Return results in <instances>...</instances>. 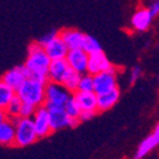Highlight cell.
<instances>
[{
    "instance_id": "cell-1",
    "label": "cell",
    "mask_w": 159,
    "mask_h": 159,
    "mask_svg": "<svg viewBox=\"0 0 159 159\" xmlns=\"http://www.w3.org/2000/svg\"><path fill=\"white\" fill-rule=\"evenodd\" d=\"M52 59L47 54L44 47L39 43L34 42L29 46L28 49V58L24 65V72L27 78L38 80L42 82H48V70L51 66Z\"/></svg>"
},
{
    "instance_id": "cell-29",
    "label": "cell",
    "mask_w": 159,
    "mask_h": 159,
    "mask_svg": "<svg viewBox=\"0 0 159 159\" xmlns=\"http://www.w3.org/2000/svg\"><path fill=\"white\" fill-rule=\"evenodd\" d=\"M97 111H81V115H80V120L81 121H87L91 120V119L96 115Z\"/></svg>"
},
{
    "instance_id": "cell-14",
    "label": "cell",
    "mask_w": 159,
    "mask_h": 159,
    "mask_svg": "<svg viewBox=\"0 0 159 159\" xmlns=\"http://www.w3.org/2000/svg\"><path fill=\"white\" fill-rule=\"evenodd\" d=\"M73 95L82 111H98L97 93L95 91H76Z\"/></svg>"
},
{
    "instance_id": "cell-22",
    "label": "cell",
    "mask_w": 159,
    "mask_h": 159,
    "mask_svg": "<svg viewBox=\"0 0 159 159\" xmlns=\"http://www.w3.org/2000/svg\"><path fill=\"white\" fill-rule=\"evenodd\" d=\"M77 91H95V82H93V75L91 73H84L81 75L78 84Z\"/></svg>"
},
{
    "instance_id": "cell-13",
    "label": "cell",
    "mask_w": 159,
    "mask_h": 159,
    "mask_svg": "<svg viewBox=\"0 0 159 159\" xmlns=\"http://www.w3.org/2000/svg\"><path fill=\"white\" fill-rule=\"evenodd\" d=\"M2 80L7 85H9L11 89L18 91L19 89H20V86L24 84V81L27 80V75L24 72V66H19V67L9 70L8 72H5L3 75Z\"/></svg>"
},
{
    "instance_id": "cell-8",
    "label": "cell",
    "mask_w": 159,
    "mask_h": 159,
    "mask_svg": "<svg viewBox=\"0 0 159 159\" xmlns=\"http://www.w3.org/2000/svg\"><path fill=\"white\" fill-rule=\"evenodd\" d=\"M49 111L51 126L53 131L61 130L66 126H70L71 116L67 114L65 106H56V107H47Z\"/></svg>"
},
{
    "instance_id": "cell-25",
    "label": "cell",
    "mask_w": 159,
    "mask_h": 159,
    "mask_svg": "<svg viewBox=\"0 0 159 159\" xmlns=\"http://www.w3.org/2000/svg\"><path fill=\"white\" fill-rule=\"evenodd\" d=\"M35 111H37V106L23 102V106H22V110H20V116L22 117H33Z\"/></svg>"
},
{
    "instance_id": "cell-10",
    "label": "cell",
    "mask_w": 159,
    "mask_h": 159,
    "mask_svg": "<svg viewBox=\"0 0 159 159\" xmlns=\"http://www.w3.org/2000/svg\"><path fill=\"white\" fill-rule=\"evenodd\" d=\"M70 70H71V67H70V65H68L66 58L52 59L49 70H48V78H49V81L62 84L63 80L67 76V73L70 72Z\"/></svg>"
},
{
    "instance_id": "cell-27",
    "label": "cell",
    "mask_w": 159,
    "mask_h": 159,
    "mask_svg": "<svg viewBox=\"0 0 159 159\" xmlns=\"http://www.w3.org/2000/svg\"><path fill=\"white\" fill-rule=\"evenodd\" d=\"M140 75H142V68L139 67V66L134 67V68L131 70V72H130V85L135 84V82H136V80L140 77Z\"/></svg>"
},
{
    "instance_id": "cell-24",
    "label": "cell",
    "mask_w": 159,
    "mask_h": 159,
    "mask_svg": "<svg viewBox=\"0 0 159 159\" xmlns=\"http://www.w3.org/2000/svg\"><path fill=\"white\" fill-rule=\"evenodd\" d=\"M89 54L91 53H95V52H98V51H102L101 48V44L98 43V41L96 38L91 37V35H86L85 37V42H84V47H82Z\"/></svg>"
},
{
    "instance_id": "cell-4",
    "label": "cell",
    "mask_w": 159,
    "mask_h": 159,
    "mask_svg": "<svg viewBox=\"0 0 159 159\" xmlns=\"http://www.w3.org/2000/svg\"><path fill=\"white\" fill-rule=\"evenodd\" d=\"M72 92L68 91L63 84L48 81L46 85V107H56V106H65L67 100L71 97Z\"/></svg>"
},
{
    "instance_id": "cell-19",
    "label": "cell",
    "mask_w": 159,
    "mask_h": 159,
    "mask_svg": "<svg viewBox=\"0 0 159 159\" xmlns=\"http://www.w3.org/2000/svg\"><path fill=\"white\" fill-rule=\"evenodd\" d=\"M16 95V91L7 85L3 80H0V109H7L11 98Z\"/></svg>"
},
{
    "instance_id": "cell-6",
    "label": "cell",
    "mask_w": 159,
    "mask_h": 159,
    "mask_svg": "<svg viewBox=\"0 0 159 159\" xmlns=\"http://www.w3.org/2000/svg\"><path fill=\"white\" fill-rule=\"evenodd\" d=\"M95 92L102 93L116 87V70L112 67L107 71L93 75Z\"/></svg>"
},
{
    "instance_id": "cell-7",
    "label": "cell",
    "mask_w": 159,
    "mask_h": 159,
    "mask_svg": "<svg viewBox=\"0 0 159 159\" xmlns=\"http://www.w3.org/2000/svg\"><path fill=\"white\" fill-rule=\"evenodd\" d=\"M89 53L84 48H77V49H70L67 53V62L70 67L78 73H86L89 67Z\"/></svg>"
},
{
    "instance_id": "cell-2",
    "label": "cell",
    "mask_w": 159,
    "mask_h": 159,
    "mask_svg": "<svg viewBox=\"0 0 159 159\" xmlns=\"http://www.w3.org/2000/svg\"><path fill=\"white\" fill-rule=\"evenodd\" d=\"M46 82L33 78H27L24 84L16 91V95L25 104L34 106H42L46 102Z\"/></svg>"
},
{
    "instance_id": "cell-9",
    "label": "cell",
    "mask_w": 159,
    "mask_h": 159,
    "mask_svg": "<svg viewBox=\"0 0 159 159\" xmlns=\"http://www.w3.org/2000/svg\"><path fill=\"white\" fill-rule=\"evenodd\" d=\"M154 16L152 15L149 8H139L131 16L130 24L138 32H145L152 25Z\"/></svg>"
},
{
    "instance_id": "cell-3",
    "label": "cell",
    "mask_w": 159,
    "mask_h": 159,
    "mask_svg": "<svg viewBox=\"0 0 159 159\" xmlns=\"http://www.w3.org/2000/svg\"><path fill=\"white\" fill-rule=\"evenodd\" d=\"M38 139L34 121L32 117H22L15 125V144L16 147H27Z\"/></svg>"
},
{
    "instance_id": "cell-11",
    "label": "cell",
    "mask_w": 159,
    "mask_h": 159,
    "mask_svg": "<svg viewBox=\"0 0 159 159\" xmlns=\"http://www.w3.org/2000/svg\"><path fill=\"white\" fill-rule=\"evenodd\" d=\"M110 68H112V65L110 63V61L107 59V57L105 56V53L102 51L91 53L89 56V67H87L89 73L96 75V73L107 71Z\"/></svg>"
},
{
    "instance_id": "cell-12",
    "label": "cell",
    "mask_w": 159,
    "mask_h": 159,
    "mask_svg": "<svg viewBox=\"0 0 159 159\" xmlns=\"http://www.w3.org/2000/svg\"><path fill=\"white\" fill-rule=\"evenodd\" d=\"M44 49H46V52H47V54L49 56L51 59H62V58H66L67 53L70 51L59 34L54 39H52L49 43H47L44 46Z\"/></svg>"
},
{
    "instance_id": "cell-5",
    "label": "cell",
    "mask_w": 159,
    "mask_h": 159,
    "mask_svg": "<svg viewBox=\"0 0 159 159\" xmlns=\"http://www.w3.org/2000/svg\"><path fill=\"white\" fill-rule=\"evenodd\" d=\"M33 121H34V126H35L38 138H46L53 131L52 126H51L49 111L44 105L37 107V111L33 116Z\"/></svg>"
},
{
    "instance_id": "cell-16",
    "label": "cell",
    "mask_w": 159,
    "mask_h": 159,
    "mask_svg": "<svg viewBox=\"0 0 159 159\" xmlns=\"http://www.w3.org/2000/svg\"><path fill=\"white\" fill-rule=\"evenodd\" d=\"M119 97H120V91L117 90V87L102 93H97V110L106 111L111 109L117 102Z\"/></svg>"
},
{
    "instance_id": "cell-30",
    "label": "cell",
    "mask_w": 159,
    "mask_h": 159,
    "mask_svg": "<svg viewBox=\"0 0 159 159\" xmlns=\"http://www.w3.org/2000/svg\"><path fill=\"white\" fill-rule=\"evenodd\" d=\"M7 119H8V114H7V111H5L4 109H0V124L4 123Z\"/></svg>"
},
{
    "instance_id": "cell-21",
    "label": "cell",
    "mask_w": 159,
    "mask_h": 159,
    "mask_svg": "<svg viewBox=\"0 0 159 159\" xmlns=\"http://www.w3.org/2000/svg\"><path fill=\"white\" fill-rule=\"evenodd\" d=\"M22 106H23L22 98L19 97L18 95H15V96L11 98V101L9 102L8 107L5 109V111H7V114H8V117H11V116H19V115H20Z\"/></svg>"
},
{
    "instance_id": "cell-20",
    "label": "cell",
    "mask_w": 159,
    "mask_h": 159,
    "mask_svg": "<svg viewBox=\"0 0 159 159\" xmlns=\"http://www.w3.org/2000/svg\"><path fill=\"white\" fill-rule=\"evenodd\" d=\"M80 78H81V73H78L77 71L75 70H70V72L67 73L66 78L63 80V86L71 91L72 93H75L77 90H78V84H80Z\"/></svg>"
},
{
    "instance_id": "cell-23",
    "label": "cell",
    "mask_w": 159,
    "mask_h": 159,
    "mask_svg": "<svg viewBox=\"0 0 159 159\" xmlns=\"http://www.w3.org/2000/svg\"><path fill=\"white\" fill-rule=\"evenodd\" d=\"M65 109H66L67 114H68L71 117H80V115H81V111H82L73 93L71 95V97L67 100V102H66V105H65Z\"/></svg>"
},
{
    "instance_id": "cell-15",
    "label": "cell",
    "mask_w": 159,
    "mask_h": 159,
    "mask_svg": "<svg viewBox=\"0 0 159 159\" xmlns=\"http://www.w3.org/2000/svg\"><path fill=\"white\" fill-rule=\"evenodd\" d=\"M59 35L63 39V42L68 47V49H77V48H82L84 42H85V37L86 34L81 33L80 30L76 29H63L59 32Z\"/></svg>"
},
{
    "instance_id": "cell-17",
    "label": "cell",
    "mask_w": 159,
    "mask_h": 159,
    "mask_svg": "<svg viewBox=\"0 0 159 159\" xmlns=\"http://www.w3.org/2000/svg\"><path fill=\"white\" fill-rule=\"evenodd\" d=\"M158 144H159V123H158L154 133L150 134L147 139H144V140L140 143V145H139V148H138V150L135 153L134 159H142V158H144Z\"/></svg>"
},
{
    "instance_id": "cell-31",
    "label": "cell",
    "mask_w": 159,
    "mask_h": 159,
    "mask_svg": "<svg viewBox=\"0 0 159 159\" xmlns=\"http://www.w3.org/2000/svg\"><path fill=\"white\" fill-rule=\"evenodd\" d=\"M149 2H154V0H149Z\"/></svg>"
},
{
    "instance_id": "cell-28",
    "label": "cell",
    "mask_w": 159,
    "mask_h": 159,
    "mask_svg": "<svg viewBox=\"0 0 159 159\" xmlns=\"http://www.w3.org/2000/svg\"><path fill=\"white\" fill-rule=\"evenodd\" d=\"M149 10H150V13H152V15L155 18V16H158L159 15V0H154V2H150V4H149Z\"/></svg>"
},
{
    "instance_id": "cell-18",
    "label": "cell",
    "mask_w": 159,
    "mask_h": 159,
    "mask_svg": "<svg viewBox=\"0 0 159 159\" xmlns=\"http://www.w3.org/2000/svg\"><path fill=\"white\" fill-rule=\"evenodd\" d=\"M0 144L2 145H13L15 144V125L7 119L0 124Z\"/></svg>"
},
{
    "instance_id": "cell-26",
    "label": "cell",
    "mask_w": 159,
    "mask_h": 159,
    "mask_svg": "<svg viewBox=\"0 0 159 159\" xmlns=\"http://www.w3.org/2000/svg\"><path fill=\"white\" fill-rule=\"evenodd\" d=\"M59 34V32H56V30H51V32H48V33H46L44 35H42V38L41 39H39V43H41L43 47L47 44V43H49L51 41H52V39H54L57 35Z\"/></svg>"
}]
</instances>
